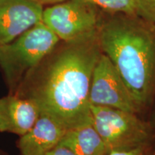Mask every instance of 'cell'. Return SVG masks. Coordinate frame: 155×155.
<instances>
[{
	"instance_id": "1",
	"label": "cell",
	"mask_w": 155,
	"mask_h": 155,
	"mask_svg": "<svg viewBox=\"0 0 155 155\" xmlns=\"http://www.w3.org/2000/svg\"><path fill=\"white\" fill-rule=\"evenodd\" d=\"M60 42L25 75L14 94L33 102L68 130L92 121L89 93L102 52L98 33Z\"/></svg>"
},
{
	"instance_id": "2",
	"label": "cell",
	"mask_w": 155,
	"mask_h": 155,
	"mask_svg": "<svg viewBox=\"0 0 155 155\" xmlns=\"http://www.w3.org/2000/svg\"><path fill=\"white\" fill-rule=\"evenodd\" d=\"M98 40L141 109L155 89V25L121 15L99 25Z\"/></svg>"
},
{
	"instance_id": "3",
	"label": "cell",
	"mask_w": 155,
	"mask_h": 155,
	"mask_svg": "<svg viewBox=\"0 0 155 155\" xmlns=\"http://www.w3.org/2000/svg\"><path fill=\"white\" fill-rule=\"evenodd\" d=\"M60 41L53 31L41 22L12 42L0 45V70L9 94H14L25 75Z\"/></svg>"
},
{
	"instance_id": "4",
	"label": "cell",
	"mask_w": 155,
	"mask_h": 155,
	"mask_svg": "<svg viewBox=\"0 0 155 155\" xmlns=\"http://www.w3.org/2000/svg\"><path fill=\"white\" fill-rule=\"evenodd\" d=\"M92 122L110 152L150 143V127L136 114L105 106H91Z\"/></svg>"
},
{
	"instance_id": "5",
	"label": "cell",
	"mask_w": 155,
	"mask_h": 155,
	"mask_svg": "<svg viewBox=\"0 0 155 155\" xmlns=\"http://www.w3.org/2000/svg\"><path fill=\"white\" fill-rule=\"evenodd\" d=\"M98 9L83 0H67L44 7L42 22L61 41H75L98 33Z\"/></svg>"
},
{
	"instance_id": "6",
	"label": "cell",
	"mask_w": 155,
	"mask_h": 155,
	"mask_svg": "<svg viewBox=\"0 0 155 155\" xmlns=\"http://www.w3.org/2000/svg\"><path fill=\"white\" fill-rule=\"evenodd\" d=\"M89 101L91 106L114 108L134 114L140 111L117 69L104 53L93 72Z\"/></svg>"
},
{
	"instance_id": "7",
	"label": "cell",
	"mask_w": 155,
	"mask_h": 155,
	"mask_svg": "<svg viewBox=\"0 0 155 155\" xmlns=\"http://www.w3.org/2000/svg\"><path fill=\"white\" fill-rule=\"evenodd\" d=\"M43 9L32 0H0V45L42 22Z\"/></svg>"
},
{
	"instance_id": "8",
	"label": "cell",
	"mask_w": 155,
	"mask_h": 155,
	"mask_svg": "<svg viewBox=\"0 0 155 155\" xmlns=\"http://www.w3.org/2000/svg\"><path fill=\"white\" fill-rule=\"evenodd\" d=\"M67 129L49 114L40 111L33 127L19 137L17 147L20 155H45L59 144Z\"/></svg>"
},
{
	"instance_id": "9",
	"label": "cell",
	"mask_w": 155,
	"mask_h": 155,
	"mask_svg": "<svg viewBox=\"0 0 155 155\" xmlns=\"http://www.w3.org/2000/svg\"><path fill=\"white\" fill-rule=\"evenodd\" d=\"M40 114L33 102L9 93L0 98V132L21 137L33 127Z\"/></svg>"
},
{
	"instance_id": "10",
	"label": "cell",
	"mask_w": 155,
	"mask_h": 155,
	"mask_svg": "<svg viewBox=\"0 0 155 155\" xmlns=\"http://www.w3.org/2000/svg\"><path fill=\"white\" fill-rule=\"evenodd\" d=\"M59 144L75 155H108L110 152L92 121L68 129Z\"/></svg>"
},
{
	"instance_id": "11",
	"label": "cell",
	"mask_w": 155,
	"mask_h": 155,
	"mask_svg": "<svg viewBox=\"0 0 155 155\" xmlns=\"http://www.w3.org/2000/svg\"><path fill=\"white\" fill-rule=\"evenodd\" d=\"M108 12L136 16V0H83Z\"/></svg>"
},
{
	"instance_id": "12",
	"label": "cell",
	"mask_w": 155,
	"mask_h": 155,
	"mask_svg": "<svg viewBox=\"0 0 155 155\" xmlns=\"http://www.w3.org/2000/svg\"><path fill=\"white\" fill-rule=\"evenodd\" d=\"M136 16L155 25V0H136Z\"/></svg>"
},
{
	"instance_id": "13",
	"label": "cell",
	"mask_w": 155,
	"mask_h": 155,
	"mask_svg": "<svg viewBox=\"0 0 155 155\" xmlns=\"http://www.w3.org/2000/svg\"><path fill=\"white\" fill-rule=\"evenodd\" d=\"M108 155H155V152L149 144L131 149L111 151Z\"/></svg>"
},
{
	"instance_id": "14",
	"label": "cell",
	"mask_w": 155,
	"mask_h": 155,
	"mask_svg": "<svg viewBox=\"0 0 155 155\" xmlns=\"http://www.w3.org/2000/svg\"><path fill=\"white\" fill-rule=\"evenodd\" d=\"M45 155H75L71 150L61 144H58L57 146L52 149L51 150L47 152Z\"/></svg>"
},
{
	"instance_id": "15",
	"label": "cell",
	"mask_w": 155,
	"mask_h": 155,
	"mask_svg": "<svg viewBox=\"0 0 155 155\" xmlns=\"http://www.w3.org/2000/svg\"><path fill=\"white\" fill-rule=\"evenodd\" d=\"M32 1L39 4V5L43 6L45 7V6L46 7H48V6H51L58 3L63 2L67 1V0H32Z\"/></svg>"
},
{
	"instance_id": "16",
	"label": "cell",
	"mask_w": 155,
	"mask_h": 155,
	"mask_svg": "<svg viewBox=\"0 0 155 155\" xmlns=\"http://www.w3.org/2000/svg\"><path fill=\"white\" fill-rule=\"evenodd\" d=\"M0 155H9V154L7 152H6L5 151L0 150Z\"/></svg>"
}]
</instances>
